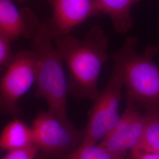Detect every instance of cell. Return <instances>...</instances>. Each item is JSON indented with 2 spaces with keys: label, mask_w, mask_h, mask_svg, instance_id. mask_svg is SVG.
<instances>
[{
  "label": "cell",
  "mask_w": 159,
  "mask_h": 159,
  "mask_svg": "<svg viewBox=\"0 0 159 159\" xmlns=\"http://www.w3.org/2000/svg\"><path fill=\"white\" fill-rule=\"evenodd\" d=\"M47 1L52 7V16L44 24L52 39L70 33L86 20L100 14L94 0Z\"/></svg>",
  "instance_id": "8"
},
{
  "label": "cell",
  "mask_w": 159,
  "mask_h": 159,
  "mask_svg": "<svg viewBox=\"0 0 159 159\" xmlns=\"http://www.w3.org/2000/svg\"><path fill=\"white\" fill-rule=\"evenodd\" d=\"M53 41L69 71L68 91L78 98L94 102L99 93V75L109 59L107 34L94 25L81 40L69 33L55 37Z\"/></svg>",
  "instance_id": "1"
},
{
  "label": "cell",
  "mask_w": 159,
  "mask_h": 159,
  "mask_svg": "<svg viewBox=\"0 0 159 159\" xmlns=\"http://www.w3.org/2000/svg\"><path fill=\"white\" fill-rule=\"evenodd\" d=\"M39 148L34 143L27 147L7 152L2 159H35Z\"/></svg>",
  "instance_id": "15"
},
{
  "label": "cell",
  "mask_w": 159,
  "mask_h": 159,
  "mask_svg": "<svg viewBox=\"0 0 159 159\" xmlns=\"http://www.w3.org/2000/svg\"><path fill=\"white\" fill-rule=\"evenodd\" d=\"M137 42L135 37L125 39L111 56L113 66L122 75L127 98L144 113L159 116V66L153 60L157 48L149 46L143 52H139Z\"/></svg>",
  "instance_id": "2"
},
{
  "label": "cell",
  "mask_w": 159,
  "mask_h": 159,
  "mask_svg": "<svg viewBox=\"0 0 159 159\" xmlns=\"http://www.w3.org/2000/svg\"><path fill=\"white\" fill-rule=\"evenodd\" d=\"M34 143L32 127L16 119L4 127L0 137V147L7 152L27 147Z\"/></svg>",
  "instance_id": "11"
},
{
  "label": "cell",
  "mask_w": 159,
  "mask_h": 159,
  "mask_svg": "<svg viewBox=\"0 0 159 159\" xmlns=\"http://www.w3.org/2000/svg\"><path fill=\"white\" fill-rule=\"evenodd\" d=\"M130 153L131 159H159V152L139 147L132 149Z\"/></svg>",
  "instance_id": "16"
},
{
  "label": "cell",
  "mask_w": 159,
  "mask_h": 159,
  "mask_svg": "<svg viewBox=\"0 0 159 159\" xmlns=\"http://www.w3.org/2000/svg\"><path fill=\"white\" fill-rule=\"evenodd\" d=\"M140 0H94L100 14L107 15L111 19L114 30L125 34L133 27L131 10Z\"/></svg>",
  "instance_id": "10"
},
{
  "label": "cell",
  "mask_w": 159,
  "mask_h": 159,
  "mask_svg": "<svg viewBox=\"0 0 159 159\" xmlns=\"http://www.w3.org/2000/svg\"><path fill=\"white\" fill-rule=\"evenodd\" d=\"M59 159H131V157H120L99 144H81L73 151Z\"/></svg>",
  "instance_id": "12"
},
{
  "label": "cell",
  "mask_w": 159,
  "mask_h": 159,
  "mask_svg": "<svg viewBox=\"0 0 159 159\" xmlns=\"http://www.w3.org/2000/svg\"><path fill=\"white\" fill-rule=\"evenodd\" d=\"M11 40L2 34H0V68L6 71L14 60L16 54L11 48Z\"/></svg>",
  "instance_id": "14"
},
{
  "label": "cell",
  "mask_w": 159,
  "mask_h": 159,
  "mask_svg": "<svg viewBox=\"0 0 159 159\" xmlns=\"http://www.w3.org/2000/svg\"><path fill=\"white\" fill-rule=\"evenodd\" d=\"M41 25L31 9L19 10L11 0H0V34L12 41L21 37L31 39Z\"/></svg>",
  "instance_id": "9"
},
{
  "label": "cell",
  "mask_w": 159,
  "mask_h": 159,
  "mask_svg": "<svg viewBox=\"0 0 159 159\" xmlns=\"http://www.w3.org/2000/svg\"><path fill=\"white\" fill-rule=\"evenodd\" d=\"M30 50L36 66L35 96L45 99L49 113L63 122L70 123L67 116L68 88L64 61L44 23L31 39Z\"/></svg>",
  "instance_id": "3"
},
{
  "label": "cell",
  "mask_w": 159,
  "mask_h": 159,
  "mask_svg": "<svg viewBox=\"0 0 159 159\" xmlns=\"http://www.w3.org/2000/svg\"><path fill=\"white\" fill-rule=\"evenodd\" d=\"M36 66L31 50L16 53L10 66L1 79L0 108L1 113L16 116L18 102L36 83Z\"/></svg>",
  "instance_id": "6"
},
{
  "label": "cell",
  "mask_w": 159,
  "mask_h": 159,
  "mask_svg": "<svg viewBox=\"0 0 159 159\" xmlns=\"http://www.w3.org/2000/svg\"><path fill=\"white\" fill-rule=\"evenodd\" d=\"M146 115V127L142 140L136 147L159 152V116Z\"/></svg>",
  "instance_id": "13"
},
{
  "label": "cell",
  "mask_w": 159,
  "mask_h": 159,
  "mask_svg": "<svg viewBox=\"0 0 159 159\" xmlns=\"http://www.w3.org/2000/svg\"><path fill=\"white\" fill-rule=\"evenodd\" d=\"M123 86L122 75L113 66L107 84L93 102L83 130L82 144H96L117 125L120 117L119 110Z\"/></svg>",
  "instance_id": "5"
},
{
  "label": "cell",
  "mask_w": 159,
  "mask_h": 159,
  "mask_svg": "<svg viewBox=\"0 0 159 159\" xmlns=\"http://www.w3.org/2000/svg\"><path fill=\"white\" fill-rule=\"evenodd\" d=\"M34 143L43 159L61 158L80 146L84 131L66 123L48 111L41 110L32 123Z\"/></svg>",
  "instance_id": "4"
},
{
  "label": "cell",
  "mask_w": 159,
  "mask_h": 159,
  "mask_svg": "<svg viewBox=\"0 0 159 159\" xmlns=\"http://www.w3.org/2000/svg\"><path fill=\"white\" fill-rule=\"evenodd\" d=\"M130 99L117 125L101 143L100 146L120 157H127V152L140 142L146 125V115Z\"/></svg>",
  "instance_id": "7"
}]
</instances>
